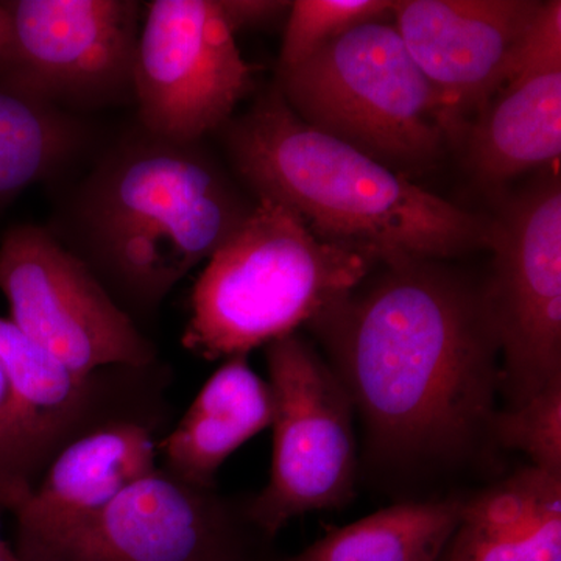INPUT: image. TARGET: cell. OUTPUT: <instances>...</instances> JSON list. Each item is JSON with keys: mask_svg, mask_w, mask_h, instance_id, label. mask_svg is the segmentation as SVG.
<instances>
[{"mask_svg": "<svg viewBox=\"0 0 561 561\" xmlns=\"http://www.w3.org/2000/svg\"><path fill=\"white\" fill-rule=\"evenodd\" d=\"M221 18L232 35L267 27L289 14L291 2L279 0H217Z\"/></svg>", "mask_w": 561, "mask_h": 561, "instance_id": "obj_23", "label": "cell"}, {"mask_svg": "<svg viewBox=\"0 0 561 561\" xmlns=\"http://www.w3.org/2000/svg\"><path fill=\"white\" fill-rule=\"evenodd\" d=\"M0 561H25L14 546L3 538L2 530H0Z\"/></svg>", "mask_w": 561, "mask_h": 561, "instance_id": "obj_25", "label": "cell"}, {"mask_svg": "<svg viewBox=\"0 0 561 561\" xmlns=\"http://www.w3.org/2000/svg\"><path fill=\"white\" fill-rule=\"evenodd\" d=\"M482 286L512 405L561 382V183L542 175L491 219Z\"/></svg>", "mask_w": 561, "mask_h": 561, "instance_id": "obj_7", "label": "cell"}, {"mask_svg": "<svg viewBox=\"0 0 561 561\" xmlns=\"http://www.w3.org/2000/svg\"><path fill=\"white\" fill-rule=\"evenodd\" d=\"M87 136L73 114L0 77V209L65 168Z\"/></svg>", "mask_w": 561, "mask_h": 561, "instance_id": "obj_19", "label": "cell"}, {"mask_svg": "<svg viewBox=\"0 0 561 561\" xmlns=\"http://www.w3.org/2000/svg\"><path fill=\"white\" fill-rule=\"evenodd\" d=\"M38 479L9 379L0 367V508L16 511Z\"/></svg>", "mask_w": 561, "mask_h": 561, "instance_id": "obj_22", "label": "cell"}, {"mask_svg": "<svg viewBox=\"0 0 561 561\" xmlns=\"http://www.w3.org/2000/svg\"><path fill=\"white\" fill-rule=\"evenodd\" d=\"M476 176L500 186L561 154V2L542 3L518 66L468 127Z\"/></svg>", "mask_w": 561, "mask_h": 561, "instance_id": "obj_14", "label": "cell"}, {"mask_svg": "<svg viewBox=\"0 0 561 561\" xmlns=\"http://www.w3.org/2000/svg\"><path fill=\"white\" fill-rule=\"evenodd\" d=\"M440 561H561V478L529 467L463 501Z\"/></svg>", "mask_w": 561, "mask_h": 561, "instance_id": "obj_16", "label": "cell"}, {"mask_svg": "<svg viewBox=\"0 0 561 561\" xmlns=\"http://www.w3.org/2000/svg\"><path fill=\"white\" fill-rule=\"evenodd\" d=\"M221 130L232 168L256 198L287 206L323 241L381 262L445 261L490 250L491 219L305 124L276 84Z\"/></svg>", "mask_w": 561, "mask_h": 561, "instance_id": "obj_3", "label": "cell"}, {"mask_svg": "<svg viewBox=\"0 0 561 561\" xmlns=\"http://www.w3.org/2000/svg\"><path fill=\"white\" fill-rule=\"evenodd\" d=\"M460 500L404 502L324 537L286 561H440L460 522Z\"/></svg>", "mask_w": 561, "mask_h": 561, "instance_id": "obj_18", "label": "cell"}, {"mask_svg": "<svg viewBox=\"0 0 561 561\" xmlns=\"http://www.w3.org/2000/svg\"><path fill=\"white\" fill-rule=\"evenodd\" d=\"M10 38V16L5 3H0V57L5 51Z\"/></svg>", "mask_w": 561, "mask_h": 561, "instance_id": "obj_24", "label": "cell"}, {"mask_svg": "<svg viewBox=\"0 0 561 561\" xmlns=\"http://www.w3.org/2000/svg\"><path fill=\"white\" fill-rule=\"evenodd\" d=\"M217 0H154L146 9L133 65L140 128L175 142L221 130L253 88Z\"/></svg>", "mask_w": 561, "mask_h": 561, "instance_id": "obj_9", "label": "cell"}, {"mask_svg": "<svg viewBox=\"0 0 561 561\" xmlns=\"http://www.w3.org/2000/svg\"><path fill=\"white\" fill-rule=\"evenodd\" d=\"M275 84L305 124L393 171L430 168L443 157L440 98L390 22L346 32L278 70Z\"/></svg>", "mask_w": 561, "mask_h": 561, "instance_id": "obj_5", "label": "cell"}, {"mask_svg": "<svg viewBox=\"0 0 561 561\" xmlns=\"http://www.w3.org/2000/svg\"><path fill=\"white\" fill-rule=\"evenodd\" d=\"M158 443L131 419L106 421L66 443L13 512L22 559L47 551L157 470Z\"/></svg>", "mask_w": 561, "mask_h": 561, "instance_id": "obj_13", "label": "cell"}, {"mask_svg": "<svg viewBox=\"0 0 561 561\" xmlns=\"http://www.w3.org/2000/svg\"><path fill=\"white\" fill-rule=\"evenodd\" d=\"M265 360L275 405L272 470L247 518L272 538L291 519L353 497L356 442L345 387L301 335L268 343Z\"/></svg>", "mask_w": 561, "mask_h": 561, "instance_id": "obj_6", "label": "cell"}, {"mask_svg": "<svg viewBox=\"0 0 561 561\" xmlns=\"http://www.w3.org/2000/svg\"><path fill=\"white\" fill-rule=\"evenodd\" d=\"M10 38L0 77L66 113L133 94L140 5L133 0L5 2Z\"/></svg>", "mask_w": 561, "mask_h": 561, "instance_id": "obj_10", "label": "cell"}, {"mask_svg": "<svg viewBox=\"0 0 561 561\" xmlns=\"http://www.w3.org/2000/svg\"><path fill=\"white\" fill-rule=\"evenodd\" d=\"M309 327L379 459H456L490 432L500 346L483 289L442 261L400 256Z\"/></svg>", "mask_w": 561, "mask_h": 561, "instance_id": "obj_1", "label": "cell"}, {"mask_svg": "<svg viewBox=\"0 0 561 561\" xmlns=\"http://www.w3.org/2000/svg\"><path fill=\"white\" fill-rule=\"evenodd\" d=\"M0 367L9 379L25 442L43 474L66 443L83 434L95 376L81 378L0 317Z\"/></svg>", "mask_w": 561, "mask_h": 561, "instance_id": "obj_17", "label": "cell"}, {"mask_svg": "<svg viewBox=\"0 0 561 561\" xmlns=\"http://www.w3.org/2000/svg\"><path fill=\"white\" fill-rule=\"evenodd\" d=\"M273 393L249 357H228L198 391L175 430L158 443L164 470L210 490L232 453L272 426Z\"/></svg>", "mask_w": 561, "mask_h": 561, "instance_id": "obj_15", "label": "cell"}, {"mask_svg": "<svg viewBox=\"0 0 561 561\" xmlns=\"http://www.w3.org/2000/svg\"><path fill=\"white\" fill-rule=\"evenodd\" d=\"M381 264L323 241L287 206L256 198L195 280L181 342L206 360L249 356L309 324Z\"/></svg>", "mask_w": 561, "mask_h": 561, "instance_id": "obj_4", "label": "cell"}, {"mask_svg": "<svg viewBox=\"0 0 561 561\" xmlns=\"http://www.w3.org/2000/svg\"><path fill=\"white\" fill-rule=\"evenodd\" d=\"M201 144L139 127L95 161L46 227L133 320L157 311L253 209Z\"/></svg>", "mask_w": 561, "mask_h": 561, "instance_id": "obj_2", "label": "cell"}, {"mask_svg": "<svg viewBox=\"0 0 561 561\" xmlns=\"http://www.w3.org/2000/svg\"><path fill=\"white\" fill-rule=\"evenodd\" d=\"M490 432L500 445L526 454L530 467L561 478V382L496 412Z\"/></svg>", "mask_w": 561, "mask_h": 561, "instance_id": "obj_21", "label": "cell"}, {"mask_svg": "<svg viewBox=\"0 0 561 561\" xmlns=\"http://www.w3.org/2000/svg\"><path fill=\"white\" fill-rule=\"evenodd\" d=\"M391 0H295L287 14L279 70L311 58L346 32L391 18Z\"/></svg>", "mask_w": 561, "mask_h": 561, "instance_id": "obj_20", "label": "cell"}, {"mask_svg": "<svg viewBox=\"0 0 561 561\" xmlns=\"http://www.w3.org/2000/svg\"><path fill=\"white\" fill-rule=\"evenodd\" d=\"M32 561H242V553L210 490L157 468Z\"/></svg>", "mask_w": 561, "mask_h": 561, "instance_id": "obj_12", "label": "cell"}, {"mask_svg": "<svg viewBox=\"0 0 561 561\" xmlns=\"http://www.w3.org/2000/svg\"><path fill=\"white\" fill-rule=\"evenodd\" d=\"M534 0H394L391 20L432 84L448 140L501 90L542 10Z\"/></svg>", "mask_w": 561, "mask_h": 561, "instance_id": "obj_11", "label": "cell"}, {"mask_svg": "<svg viewBox=\"0 0 561 561\" xmlns=\"http://www.w3.org/2000/svg\"><path fill=\"white\" fill-rule=\"evenodd\" d=\"M0 290L11 323L81 378L110 367L142 370L157 356L136 321L47 228L21 224L5 231Z\"/></svg>", "mask_w": 561, "mask_h": 561, "instance_id": "obj_8", "label": "cell"}]
</instances>
